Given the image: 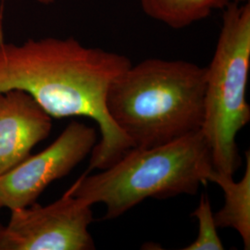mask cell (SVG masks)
Segmentation results:
<instances>
[{
  "label": "cell",
  "mask_w": 250,
  "mask_h": 250,
  "mask_svg": "<svg viewBox=\"0 0 250 250\" xmlns=\"http://www.w3.org/2000/svg\"><path fill=\"white\" fill-rule=\"evenodd\" d=\"M205 108L201 132L208 144L213 169L233 177L241 166L236 135L250 123L247 86L250 69V1L232 2L210 64L206 67Z\"/></svg>",
  "instance_id": "277c9868"
},
{
  "label": "cell",
  "mask_w": 250,
  "mask_h": 250,
  "mask_svg": "<svg viewBox=\"0 0 250 250\" xmlns=\"http://www.w3.org/2000/svg\"><path fill=\"white\" fill-rule=\"evenodd\" d=\"M52 119L26 92H0V176L24 161L37 144L48 137Z\"/></svg>",
  "instance_id": "52a82bcc"
},
{
  "label": "cell",
  "mask_w": 250,
  "mask_h": 250,
  "mask_svg": "<svg viewBox=\"0 0 250 250\" xmlns=\"http://www.w3.org/2000/svg\"><path fill=\"white\" fill-rule=\"evenodd\" d=\"M192 216L198 221L197 238L184 250H223L224 244L221 240L215 223L214 213L212 211L209 197L207 194L200 197L199 204L193 211Z\"/></svg>",
  "instance_id": "30bf717a"
},
{
  "label": "cell",
  "mask_w": 250,
  "mask_h": 250,
  "mask_svg": "<svg viewBox=\"0 0 250 250\" xmlns=\"http://www.w3.org/2000/svg\"><path fill=\"white\" fill-rule=\"evenodd\" d=\"M247 167L243 178L235 182L233 177L212 170L208 182L222 188L224 205L214 214L217 227L232 228L241 236L245 250L250 249V152L245 153Z\"/></svg>",
  "instance_id": "ba28073f"
},
{
  "label": "cell",
  "mask_w": 250,
  "mask_h": 250,
  "mask_svg": "<svg viewBox=\"0 0 250 250\" xmlns=\"http://www.w3.org/2000/svg\"><path fill=\"white\" fill-rule=\"evenodd\" d=\"M38 3H41L43 5H49V4H52L56 0H36Z\"/></svg>",
  "instance_id": "8fae6325"
},
{
  "label": "cell",
  "mask_w": 250,
  "mask_h": 250,
  "mask_svg": "<svg viewBox=\"0 0 250 250\" xmlns=\"http://www.w3.org/2000/svg\"><path fill=\"white\" fill-rule=\"evenodd\" d=\"M206 75V67L182 60L132 64L107 91V113L133 147L170 143L201 130Z\"/></svg>",
  "instance_id": "7a4b0ae2"
},
{
  "label": "cell",
  "mask_w": 250,
  "mask_h": 250,
  "mask_svg": "<svg viewBox=\"0 0 250 250\" xmlns=\"http://www.w3.org/2000/svg\"><path fill=\"white\" fill-rule=\"evenodd\" d=\"M99 141L94 127L72 121L53 143L0 176V205L9 210L36 203L51 183L68 175Z\"/></svg>",
  "instance_id": "8992f818"
},
{
  "label": "cell",
  "mask_w": 250,
  "mask_h": 250,
  "mask_svg": "<svg viewBox=\"0 0 250 250\" xmlns=\"http://www.w3.org/2000/svg\"><path fill=\"white\" fill-rule=\"evenodd\" d=\"M92 206L68 191L49 205L34 203L10 210L0 223V250H93Z\"/></svg>",
  "instance_id": "5b68a950"
},
{
  "label": "cell",
  "mask_w": 250,
  "mask_h": 250,
  "mask_svg": "<svg viewBox=\"0 0 250 250\" xmlns=\"http://www.w3.org/2000/svg\"><path fill=\"white\" fill-rule=\"evenodd\" d=\"M247 1H249V0H233V2H236V3H245Z\"/></svg>",
  "instance_id": "7c38bea8"
},
{
  "label": "cell",
  "mask_w": 250,
  "mask_h": 250,
  "mask_svg": "<svg viewBox=\"0 0 250 250\" xmlns=\"http://www.w3.org/2000/svg\"><path fill=\"white\" fill-rule=\"evenodd\" d=\"M233 0H140L144 12L172 29H183L224 9Z\"/></svg>",
  "instance_id": "9c48e42d"
},
{
  "label": "cell",
  "mask_w": 250,
  "mask_h": 250,
  "mask_svg": "<svg viewBox=\"0 0 250 250\" xmlns=\"http://www.w3.org/2000/svg\"><path fill=\"white\" fill-rule=\"evenodd\" d=\"M131 65L125 55L85 46L73 37L21 44L0 39V92L22 90L55 119L94 120L100 138L90 154L88 173L106 169L133 148L106 107L111 83Z\"/></svg>",
  "instance_id": "6da1fadb"
},
{
  "label": "cell",
  "mask_w": 250,
  "mask_h": 250,
  "mask_svg": "<svg viewBox=\"0 0 250 250\" xmlns=\"http://www.w3.org/2000/svg\"><path fill=\"white\" fill-rule=\"evenodd\" d=\"M213 170L200 130L165 145L133 147L99 173L83 175L68 192L88 205L104 204V220H112L146 198L195 195Z\"/></svg>",
  "instance_id": "3957f363"
},
{
  "label": "cell",
  "mask_w": 250,
  "mask_h": 250,
  "mask_svg": "<svg viewBox=\"0 0 250 250\" xmlns=\"http://www.w3.org/2000/svg\"><path fill=\"white\" fill-rule=\"evenodd\" d=\"M2 208V207H1V205H0V208Z\"/></svg>",
  "instance_id": "4fadbf2b"
}]
</instances>
